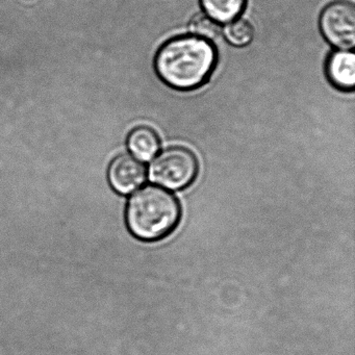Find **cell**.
Instances as JSON below:
<instances>
[{
	"label": "cell",
	"instance_id": "obj_3",
	"mask_svg": "<svg viewBox=\"0 0 355 355\" xmlns=\"http://www.w3.org/2000/svg\"><path fill=\"white\" fill-rule=\"evenodd\" d=\"M198 173L196 155L184 147H170L153 157L149 166L151 182L170 190L190 186Z\"/></svg>",
	"mask_w": 355,
	"mask_h": 355
},
{
	"label": "cell",
	"instance_id": "obj_5",
	"mask_svg": "<svg viewBox=\"0 0 355 355\" xmlns=\"http://www.w3.org/2000/svg\"><path fill=\"white\" fill-rule=\"evenodd\" d=\"M146 180V167L130 155H120L109 168V180L116 192L130 194Z\"/></svg>",
	"mask_w": 355,
	"mask_h": 355
},
{
	"label": "cell",
	"instance_id": "obj_2",
	"mask_svg": "<svg viewBox=\"0 0 355 355\" xmlns=\"http://www.w3.org/2000/svg\"><path fill=\"white\" fill-rule=\"evenodd\" d=\"M182 215L173 194L157 186L143 187L132 195L126 207V224L132 236L159 241L171 234Z\"/></svg>",
	"mask_w": 355,
	"mask_h": 355
},
{
	"label": "cell",
	"instance_id": "obj_1",
	"mask_svg": "<svg viewBox=\"0 0 355 355\" xmlns=\"http://www.w3.org/2000/svg\"><path fill=\"white\" fill-rule=\"evenodd\" d=\"M217 62L215 43L192 34L182 35L159 47L155 58V69L168 86L189 91L207 82Z\"/></svg>",
	"mask_w": 355,
	"mask_h": 355
},
{
	"label": "cell",
	"instance_id": "obj_6",
	"mask_svg": "<svg viewBox=\"0 0 355 355\" xmlns=\"http://www.w3.org/2000/svg\"><path fill=\"white\" fill-rule=\"evenodd\" d=\"M326 74L334 86L352 90L355 86V55L352 51L336 49L326 61Z\"/></svg>",
	"mask_w": 355,
	"mask_h": 355
},
{
	"label": "cell",
	"instance_id": "obj_4",
	"mask_svg": "<svg viewBox=\"0 0 355 355\" xmlns=\"http://www.w3.org/2000/svg\"><path fill=\"white\" fill-rule=\"evenodd\" d=\"M320 30L336 49L351 51L355 44V7L348 0H334L320 15Z\"/></svg>",
	"mask_w": 355,
	"mask_h": 355
},
{
	"label": "cell",
	"instance_id": "obj_7",
	"mask_svg": "<svg viewBox=\"0 0 355 355\" xmlns=\"http://www.w3.org/2000/svg\"><path fill=\"white\" fill-rule=\"evenodd\" d=\"M128 146L132 157L139 161L148 162L159 153L161 141L157 132L148 126H139L130 132Z\"/></svg>",
	"mask_w": 355,
	"mask_h": 355
},
{
	"label": "cell",
	"instance_id": "obj_8",
	"mask_svg": "<svg viewBox=\"0 0 355 355\" xmlns=\"http://www.w3.org/2000/svg\"><path fill=\"white\" fill-rule=\"evenodd\" d=\"M247 0H200L203 13L220 24L236 19L246 7Z\"/></svg>",
	"mask_w": 355,
	"mask_h": 355
},
{
	"label": "cell",
	"instance_id": "obj_9",
	"mask_svg": "<svg viewBox=\"0 0 355 355\" xmlns=\"http://www.w3.org/2000/svg\"><path fill=\"white\" fill-rule=\"evenodd\" d=\"M222 35L230 44L243 47L252 42L254 30L250 22L242 18H236L225 24L222 28Z\"/></svg>",
	"mask_w": 355,
	"mask_h": 355
},
{
	"label": "cell",
	"instance_id": "obj_10",
	"mask_svg": "<svg viewBox=\"0 0 355 355\" xmlns=\"http://www.w3.org/2000/svg\"><path fill=\"white\" fill-rule=\"evenodd\" d=\"M189 30L190 34L211 42L217 41L222 35L221 24L205 13L197 14L191 19Z\"/></svg>",
	"mask_w": 355,
	"mask_h": 355
}]
</instances>
